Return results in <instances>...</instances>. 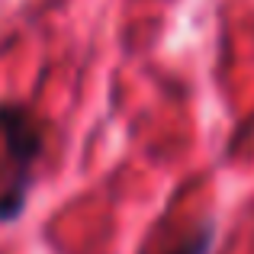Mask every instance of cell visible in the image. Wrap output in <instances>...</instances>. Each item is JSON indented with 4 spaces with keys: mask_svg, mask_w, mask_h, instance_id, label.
<instances>
[{
    "mask_svg": "<svg viewBox=\"0 0 254 254\" xmlns=\"http://www.w3.org/2000/svg\"><path fill=\"white\" fill-rule=\"evenodd\" d=\"M42 145L45 129L26 106H0V222L23 216Z\"/></svg>",
    "mask_w": 254,
    "mask_h": 254,
    "instance_id": "6da1fadb",
    "label": "cell"
},
{
    "mask_svg": "<svg viewBox=\"0 0 254 254\" xmlns=\"http://www.w3.org/2000/svg\"><path fill=\"white\" fill-rule=\"evenodd\" d=\"M209 245H212V225H203L199 232H193L184 245L171 248L168 254H206V251H209Z\"/></svg>",
    "mask_w": 254,
    "mask_h": 254,
    "instance_id": "7a4b0ae2",
    "label": "cell"
}]
</instances>
